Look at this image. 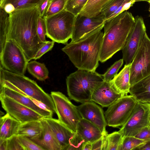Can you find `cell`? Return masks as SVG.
Masks as SVG:
<instances>
[{"label":"cell","instance_id":"obj_12","mask_svg":"<svg viewBox=\"0 0 150 150\" xmlns=\"http://www.w3.org/2000/svg\"><path fill=\"white\" fill-rule=\"evenodd\" d=\"M135 19L134 26L122 50V59L126 65L131 63L146 33V28L142 17L137 16Z\"/></svg>","mask_w":150,"mask_h":150},{"label":"cell","instance_id":"obj_30","mask_svg":"<svg viewBox=\"0 0 150 150\" xmlns=\"http://www.w3.org/2000/svg\"><path fill=\"white\" fill-rule=\"evenodd\" d=\"M146 142L134 136L124 137L120 150H137Z\"/></svg>","mask_w":150,"mask_h":150},{"label":"cell","instance_id":"obj_9","mask_svg":"<svg viewBox=\"0 0 150 150\" xmlns=\"http://www.w3.org/2000/svg\"><path fill=\"white\" fill-rule=\"evenodd\" d=\"M50 95L53 101L55 112L58 120L75 133L78 124L81 117L76 106L69 99L59 91H52Z\"/></svg>","mask_w":150,"mask_h":150},{"label":"cell","instance_id":"obj_25","mask_svg":"<svg viewBox=\"0 0 150 150\" xmlns=\"http://www.w3.org/2000/svg\"><path fill=\"white\" fill-rule=\"evenodd\" d=\"M41 130L40 120L29 121L21 124L17 135L24 136L30 139L39 134Z\"/></svg>","mask_w":150,"mask_h":150},{"label":"cell","instance_id":"obj_2","mask_svg":"<svg viewBox=\"0 0 150 150\" xmlns=\"http://www.w3.org/2000/svg\"><path fill=\"white\" fill-rule=\"evenodd\" d=\"M104 24L78 40L67 43L62 49L78 69L96 71L100 61Z\"/></svg>","mask_w":150,"mask_h":150},{"label":"cell","instance_id":"obj_48","mask_svg":"<svg viewBox=\"0 0 150 150\" xmlns=\"http://www.w3.org/2000/svg\"><path fill=\"white\" fill-rule=\"evenodd\" d=\"M149 126L150 127V117H149Z\"/></svg>","mask_w":150,"mask_h":150},{"label":"cell","instance_id":"obj_32","mask_svg":"<svg viewBox=\"0 0 150 150\" xmlns=\"http://www.w3.org/2000/svg\"><path fill=\"white\" fill-rule=\"evenodd\" d=\"M67 0H51L50 4L45 16L47 18L61 12L64 9Z\"/></svg>","mask_w":150,"mask_h":150},{"label":"cell","instance_id":"obj_39","mask_svg":"<svg viewBox=\"0 0 150 150\" xmlns=\"http://www.w3.org/2000/svg\"><path fill=\"white\" fill-rule=\"evenodd\" d=\"M85 143L83 140L76 133L66 150H82Z\"/></svg>","mask_w":150,"mask_h":150},{"label":"cell","instance_id":"obj_29","mask_svg":"<svg viewBox=\"0 0 150 150\" xmlns=\"http://www.w3.org/2000/svg\"><path fill=\"white\" fill-rule=\"evenodd\" d=\"M44 0H5L0 7L7 3L14 6L15 11L38 6Z\"/></svg>","mask_w":150,"mask_h":150},{"label":"cell","instance_id":"obj_21","mask_svg":"<svg viewBox=\"0 0 150 150\" xmlns=\"http://www.w3.org/2000/svg\"><path fill=\"white\" fill-rule=\"evenodd\" d=\"M129 93L138 102L150 103V74L131 86Z\"/></svg>","mask_w":150,"mask_h":150},{"label":"cell","instance_id":"obj_18","mask_svg":"<svg viewBox=\"0 0 150 150\" xmlns=\"http://www.w3.org/2000/svg\"><path fill=\"white\" fill-rule=\"evenodd\" d=\"M42 125L40 133L30 138L43 150H62L47 121L44 118L40 120Z\"/></svg>","mask_w":150,"mask_h":150},{"label":"cell","instance_id":"obj_43","mask_svg":"<svg viewBox=\"0 0 150 150\" xmlns=\"http://www.w3.org/2000/svg\"><path fill=\"white\" fill-rule=\"evenodd\" d=\"M108 134L104 135L101 138L91 144V150H103L105 138Z\"/></svg>","mask_w":150,"mask_h":150},{"label":"cell","instance_id":"obj_38","mask_svg":"<svg viewBox=\"0 0 150 150\" xmlns=\"http://www.w3.org/2000/svg\"><path fill=\"white\" fill-rule=\"evenodd\" d=\"M139 1H146L149 3L150 0H125L122 5L108 18H112L125 11H127L133 6L135 2Z\"/></svg>","mask_w":150,"mask_h":150},{"label":"cell","instance_id":"obj_15","mask_svg":"<svg viewBox=\"0 0 150 150\" xmlns=\"http://www.w3.org/2000/svg\"><path fill=\"white\" fill-rule=\"evenodd\" d=\"M105 21L104 16L100 13L91 17L78 15L76 17L71 41L78 40L104 24Z\"/></svg>","mask_w":150,"mask_h":150},{"label":"cell","instance_id":"obj_27","mask_svg":"<svg viewBox=\"0 0 150 150\" xmlns=\"http://www.w3.org/2000/svg\"><path fill=\"white\" fill-rule=\"evenodd\" d=\"M124 137L118 131L105 136L103 150H120Z\"/></svg>","mask_w":150,"mask_h":150},{"label":"cell","instance_id":"obj_36","mask_svg":"<svg viewBox=\"0 0 150 150\" xmlns=\"http://www.w3.org/2000/svg\"><path fill=\"white\" fill-rule=\"evenodd\" d=\"M17 136L24 150H43L42 148L30 138L24 136Z\"/></svg>","mask_w":150,"mask_h":150},{"label":"cell","instance_id":"obj_16","mask_svg":"<svg viewBox=\"0 0 150 150\" xmlns=\"http://www.w3.org/2000/svg\"><path fill=\"white\" fill-rule=\"evenodd\" d=\"M124 95L116 89L111 81H104L94 91L91 101L103 107H108Z\"/></svg>","mask_w":150,"mask_h":150},{"label":"cell","instance_id":"obj_24","mask_svg":"<svg viewBox=\"0 0 150 150\" xmlns=\"http://www.w3.org/2000/svg\"><path fill=\"white\" fill-rule=\"evenodd\" d=\"M112 0H88L79 14L88 17L99 14L102 9Z\"/></svg>","mask_w":150,"mask_h":150},{"label":"cell","instance_id":"obj_13","mask_svg":"<svg viewBox=\"0 0 150 150\" xmlns=\"http://www.w3.org/2000/svg\"><path fill=\"white\" fill-rule=\"evenodd\" d=\"M0 99L2 107L6 113L21 123L40 120L44 118L35 111L6 96L0 94Z\"/></svg>","mask_w":150,"mask_h":150},{"label":"cell","instance_id":"obj_10","mask_svg":"<svg viewBox=\"0 0 150 150\" xmlns=\"http://www.w3.org/2000/svg\"><path fill=\"white\" fill-rule=\"evenodd\" d=\"M130 86L150 74V39L146 33L130 64Z\"/></svg>","mask_w":150,"mask_h":150},{"label":"cell","instance_id":"obj_17","mask_svg":"<svg viewBox=\"0 0 150 150\" xmlns=\"http://www.w3.org/2000/svg\"><path fill=\"white\" fill-rule=\"evenodd\" d=\"M0 94L6 96L36 112L44 118L52 117L53 113L44 107L40 106L36 102L23 94L7 86H4L0 89Z\"/></svg>","mask_w":150,"mask_h":150},{"label":"cell","instance_id":"obj_35","mask_svg":"<svg viewBox=\"0 0 150 150\" xmlns=\"http://www.w3.org/2000/svg\"><path fill=\"white\" fill-rule=\"evenodd\" d=\"M37 32L39 39L41 42H46L47 28L45 19L40 16L38 17L37 23Z\"/></svg>","mask_w":150,"mask_h":150},{"label":"cell","instance_id":"obj_6","mask_svg":"<svg viewBox=\"0 0 150 150\" xmlns=\"http://www.w3.org/2000/svg\"><path fill=\"white\" fill-rule=\"evenodd\" d=\"M76 16L64 9L45 20L47 37L59 43L66 44L71 39Z\"/></svg>","mask_w":150,"mask_h":150},{"label":"cell","instance_id":"obj_47","mask_svg":"<svg viewBox=\"0 0 150 150\" xmlns=\"http://www.w3.org/2000/svg\"><path fill=\"white\" fill-rule=\"evenodd\" d=\"M149 3V11L150 13L149 16H150V2Z\"/></svg>","mask_w":150,"mask_h":150},{"label":"cell","instance_id":"obj_1","mask_svg":"<svg viewBox=\"0 0 150 150\" xmlns=\"http://www.w3.org/2000/svg\"><path fill=\"white\" fill-rule=\"evenodd\" d=\"M40 16L38 6L15 11L9 14L7 40L11 39L17 44L28 62L33 59L46 43L41 42L37 33Z\"/></svg>","mask_w":150,"mask_h":150},{"label":"cell","instance_id":"obj_5","mask_svg":"<svg viewBox=\"0 0 150 150\" xmlns=\"http://www.w3.org/2000/svg\"><path fill=\"white\" fill-rule=\"evenodd\" d=\"M103 75L96 71L78 69L66 79L69 98L81 103L91 101L95 89L104 81Z\"/></svg>","mask_w":150,"mask_h":150},{"label":"cell","instance_id":"obj_37","mask_svg":"<svg viewBox=\"0 0 150 150\" xmlns=\"http://www.w3.org/2000/svg\"><path fill=\"white\" fill-rule=\"evenodd\" d=\"M4 140L6 150H24L17 135Z\"/></svg>","mask_w":150,"mask_h":150},{"label":"cell","instance_id":"obj_34","mask_svg":"<svg viewBox=\"0 0 150 150\" xmlns=\"http://www.w3.org/2000/svg\"><path fill=\"white\" fill-rule=\"evenodd\" d=\"M123 59H121L115 62L103 74L105 81L109 82L117 74L120 69L123 63Z\"/></svg>","mask_w":150,"mask_h":150},{"label":"cell","instance_id":"obj_19","mask_svg":"<svg viewBox=\"0 0 150 150\" xmlns=\"http://www.w3.org/2000/svg\"><path fill=\"white\" fill-rule=\"evenodd\" d=\"M47 121L62 150H66L76 133H74L58 119L44 118Z\"/></svg>","mask_w":150,"mask_h":150},{"label":"cell","instance_id":"obj_33","mask_svg":"<svg viewBox=\"0 0 150 150\" xmlns=\"http://www.w3.org/2000/svg\"><path fill=\"white\" fill-rule=\"evenodd\" d=\"M125 0H112L102 10L100 14L103 15L106 21L123 3Z\"/></svg>","mask_w":150,"mask_h":150},{"label":"cell","instance_id":"obj_28","mask_svg":"<svg viewBox=\"0 0 150 150\" xmlns=\"http://www.w3.org/2000/svg\"><path fill=\"white\" fill-rule=\"evenodd\" d=\"M9 25V14L0 7V52L7 40Z\"/></svg>","mask_w":150,"mask_h":150},{"label":"cell","instance_id":"obj_22","mask_svg":"<svg viewBox=\"0 0 150 150\" xmlns=\"http://www.w3.org/2000/svg\"><path fill=\"white\" fill-rule=\"evenodd\" d=\"M0 139L6 140L17 135L21 123L6 114L0 118Z\"/></svg>","mask_w":150,"mask_h":150},{"label":"cell","instance_id":"obj_20","mask_svg":"<svg viewBox=\"0 0 150 150\" xmlns=\"http://www.w3.org/2000/svg\"><path fill=\"white\" fill-rule=\"evenodd\" d=\"M76 134L85 143L92 144L108 133H103L96 126L81 118L78 124Z\"/></svg>","mask_w":150,"mask_h":150},{"label":"cell","instance_id":"obj_46","mask_svg":"<svg viewBox=\"0 0 150 150\" xmlns=\"http://www.w3.org/2000/svg\"><path fill=\"white\" fill-rule=\"evenodd\" d=\"M5 0H0V4H1Z\"/></svg>","mask_w":150,"mask_h":150},{"label":"cell","instance_id":"obj_26","mask_svg":"<svg viewBox=\"0 0 150 150\" xmlns=\"http://www.w3.org/2000/svg\"><path fill=\"white\" fill-rule=\"evenodd\" d=\"M27 69L30 74L39 81H44L49 77V71L44 63L35 60L29 62Z\"/></svg>","mask_w":150,"mask_h":150},{"label":"cell","instance_id":"obj_4","mask_svg":"<svg viewBox=\"0 0 150 150\" xmlns=\"http://www.w3.org/2000/svg\"><path fill=\"white\" fill-rule=\"evenodd\" d=\"M0 89L5 86L29 97L53 113L54 103L50 95L46 93L33 80L0 67Z\"/></svg>","mask_w":150,"mask_h":150},{"label":"cell","instance_id":"obj_40","mask_svg":"<svg viewBox=\"0 0 150 150\" xmlns=\"http://www.w3.org/2000/svg\"><path fill=\"white\" fill-rule=\"evenodd\" d=\"M54 42L52 40L47 41L38 52L33 59L35 60L40 59L44 54L51 50L54 46Z\"/></svg>","mask_w":150,"mask_h":150},{"label":"cell","instance_id":"obj_44","mask_svg":"<svg viewBox=\"0 0 150 150\" xmlns=\"http://www.w3.org/2000/svg\"><path fill=\"white\" fill-rule=\"evenodd\" d=\"M137 150H150V140L147 141L145 144L139 147Z\"/></svg>","mask_w":150,"mask_h":150},{"label":"cell","instance_id":"obj_11","mask_svg":"<svg viewBox=\"0 0 150 150\" xmlns=\"http://www.w3.org/2000/svg\"><path fill=\"white\" fill-rule=\"evenodd\" d=\"M150 103L138 102L130 117L119 131L123 136H135L144 127L149 126Z\"/></svg>","mask_w":150,"mask_h":150},{"label":"cell","instance_id":"obj_23","mask_svg":"<svg viewBox=\"0 0 150 150\" xmlns=\"http://www.w3.org/2000/svg\"><path fill=\"white\" fill-rule=\"evenodd\" d=\"M130 64H125L120 72L110 81L116 89L119 92L127 95L129 93Z\"/></svg>","mask_w":150,"mask_h":150},{"label":"cell","instance_id":"obj_45","mask_svg":"<svg viewBox=\"0 0 150 150\" xmlns=\"http://www.w3.org/2000/svg\"><path fill=\"white\" fill-rule=\"evenodd\" d=\"M91 144L85 143L82 147V150H91Z\"/></svg>","mask_w":150,"mask_h":150},{"label":"cell","instance_id":"obj_7","mask_svg":"<svg viewBox=\"0 0 150 150\" xmlns=\"http://www.w3.org/2000/svg\"><path fill=\"white\" fill-rule=\"evenodd\" d=\"M0 67L17 74L24 75L28 62L23 51L13 40L8 39L0 52Z\"/></svg>","mask_w":150,"mask_h":150},{"label":"cell","instance_id":"obj_14","mask_svg":"<svg viewBox=\"0 0 150 150\" xmlns=\"http://www.w3.org/2000/svg\"><path fill=\"white\" fill-rule=\"evenodd\" d=\"M81 117L93 124L104 134L107 133L106 130L107 124L102 109L95 102L89 101L76 106Z\"/></svg>","mask_w":150,"mask_h":150},{"label":"cell","instance_id":"obj_3","mask_svg":"<svg viewBox=\"0 0 150 150\" xmlns=\"http://www.w3.org/2000/svg\"><path fill=\"white\" fill-rule=\"evenodd\" d=\"M131 13L125 11L105 21L100 61L103 63L122 50L135 24Z\"/></svg>","mask_w":150,"mask_h":150},{"label":"cell","instance_id":"obj_42","mask_svg":"<svg viewBox=\"0 0 150 150\" xmlns=\"http://www.w3.org/2000/svg\"><path fill=\"white\" fill-rule=\"evenodd\" d=\"M51 0H44L38 6L40 16L43 18L49 8Z\"/></svg>","mask_w":150,"mask_h":150},{"label":"cell","instance_id":"obj_31","mask_svg":"<svg viewBox=\"0 0 150 150\" xmlns=\"http://www.w3.org/2000/svg\"><path fill=\"white\" fill-rule=\"evenodd\" d=\"M88 0H67L64 9L76 16L82 10Z\"/></svg>","mask_w":150,"mask_h":150},{"label":"cell","instance_id":"obj_8","mask_svg":"<svg viewBox=\"0 0 150 150\" xmlns=\"http://www.w3.org/2000/svg\"><path fill=\"white\" fill-rule=\"evenodd\" d=\"M138 101L132 95H125L108 107L104 113L107 125L122 126L127 121Z\"/></svg>","mask_w":150,"mask_h":150},{"label":"cell","instance_id":"obj_41","mask_svg":"<svg viewBox=\"0 0 150 150\" xmlns=\"http://www.w3.org/2000/svg\"><path fill=\"white\" fill-rule=\"evenodd\" d=\"M146 142L150 140V127L147 126L142 128L134 136Z\"/></svg>","mask_w":150,"mask_h":150}]
</instances>
